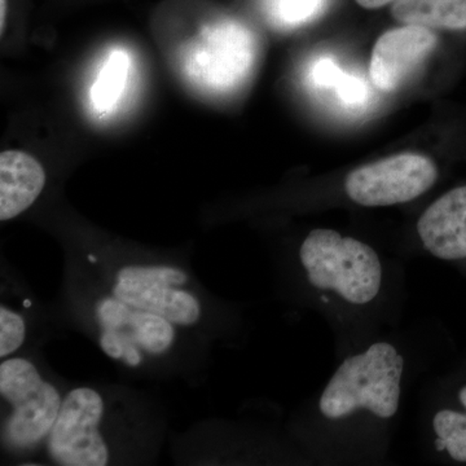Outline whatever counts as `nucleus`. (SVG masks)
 I'll list each match as a JSON object with an SVG mask.
<instances>
[{"label": "nucleus", "mask_w": 466, "mask_h": 466, "mask_svg": "<svg viewBox=\"0 0 466 466\" xmlns=\"http://www.w3.org/2000/svg\"><path fill=\"white\" fill-rule=\"evenodd\" d=\"M332 375L294 420L311 465L388 464L404 394L419 358L398 329L336 358Z\"/></svg>", "instance_id": "obj_1"}, {"label": "nucleus", "mask_w": 466, "mask_h": 466, "mask_svg": "<svg viewBox=\"0 0 466 466\" xmlns=\"http://www.w3.org/2000/svg\"><path fill=\"white\" fill-rule=\"evenodd\" d=\"M294 289L327 321L336 358L398 329L408 299L403 263L339 229H309L294 250Z\"/></svg>", "instance_id": "obj_2"}, {"label": "nucleus", "mask_w": 466, "mask_h": 466, "mask_svg": "<svg viewBox=\"0 0 466 466\" xmlns=\"http://www.w3.org/2000/svg\"><path fill=\"white\" fill-rule=\"evenodd\" d=\"M256 58V39L235 20H220L202 27L184 45L180 66L184 76L201 90L223 94L244 82Z\"/></svg>", "instance_id": "obj_3"}, {"label": "nucleus", "mask_w": 466, "mask_h": 466, "mask_svg": "<svg viewBox=\"0 0 466 466\" xmlns=\"http://www.w3.org/2000/svg\"><path fill=\"white\" fill-rule=\"evenodd\" d=\"M0 394L12 407L3 426V441L9 449L32 450L48 437L63 400L32 361L23 358L3 360Z\"/></svg>", "instance_id": "obj_4"}, {"label": "nucleus", "mask_w": 466, "mask_h": 466, "mask_svg": "<svg viewBox=\"0 0 466 466\" xmlns=\"http://www.w3.org/2000/svg\"><path fill=\"white\" fill-rule=\"evenodd\" d=\"M420 433L431 461L466 466V355L426 386Z\"/></svg>", "instance_id": "obj_5"}, {"label": "nucleus", "mask_w": 466, "mask_h": 466, "mask_svg": "<svg viewBox=\"0 0 466 466\" xmlns=\"http://www.w3.org/2000/svg\"><path fill=\"white\" fill-rule=\"evenodd\" d=\"M440 179L434 159L422 153L403 152L361 165L345 177L352 204L388 208L408 204L431 191Z\"/></svg>", "instance_id": "obj_6"}, {"label": "nucleus", "mask_w": 466, "mask_h": 466, "mask_svg": "<svg viewBox=\"0 0 466 466\" xmlns=\"http://www.w3.org/2000/svg\"><path fill=\"white\" fill-rule=\"evenodd\" d=\"M189 276L171 266H126L116 272L112 293L131 308L144 309L171 323L188 327L201 318V303L182 289Z\"/></svg>", "instance_id": "obj_7"}, {"label": "nucleus", "mask_w": 466, "mask_h": 466, "mask_svg": "<svg viewBox=\"0 0 466 466\" xmlns=\"http://www.w3.org/2000/svg\"><path fill=\"white\" fill-rule=\"evenodd\" d=\"M104 400L94 389L76 388L63 400L47 437L52 460L63 466H106L109 451L100 433Z\"/></svg>", "instance_id": "obj_8"}, {"label": "nucleus", "mask_w": 466, "mask_h": 466, "mask_svg": "<svg viewBox=\"0 0 466 466\" xmlns=\"http://www.w3.org/2000/svg\"><path fill=\"white\" fill-rule=\"evenodd\" d=\"M413 233L416 251L452 267L466 279V184L431 202L416 220Z\"/></svg>", "instance_id": "obj_9"}, {"label": "nucleus", "mask_w": 466, "mask_h": 466, "mask_svg": "<svg viewBox=\"0 0 466 466\" xmlns=\"http://www.w3.org/2000/svg\"><path fill=\"white\" fill-rule=\"evenodd\" d=\"M437 45V34L429 27L404 25L388 30L377 39L372 50L370 82L383 92L398 90Z\"/></svg>", "instance_id": "obj_10"}, {"label": "nucleus", "mask_w": 466, "mask_h": 466, "mask_svg": "<svg viewBox=\"0 0 466 466\" xmlns=\"http://www.w3.org/2000/svg\"><path fill=\"white\" fill-rule=\"evenodd\" d=\"M41 162L23 150L0 155V220L14 219L32 207L46 186Z\"/></svg>", "instance_id": "obj_11"}, {"label": "nucleus", "mask_w": 466, "mask_h": 466, "mask_svg": "<svg viewBox=\"0 0 466 466\" xmlns=\"http://www.w3.org/2000/svg\"><path fill=\"white\" fill-rule=\"evenodd\" d=\"M135 311L137 309L115 296L103 297L95 306L101 350L113 360H124L133 368L139 367L144 358L135 330Z\"/></svg>", "instance_id": "obj_12"}, {"label": "nucleus", "mask_w": 466, "mask_h": 466, "mask_svg": "<svg viewBox=\"0 0 466 466\" xmlns=\"http://www.w3.org/2000/svg\"><path fill=\"white\" fill-rule=\"evenodd\" d=\"M391 16L404 25L429 29H466V0H397Z\"/></svg>", "instance_id": "obj_13"}, {"label": "nucleus", "mask_w": 466, "mask_h": 466, "mask_svg": "<svg viewBox=\"0 0 466 466\" xmlns=\"http://www.w3.org/2000/svg\"><path fill=\"white\" fill-rule=\"evenodd\" d=\"M130 72V56L116 50L106 58L90 91L92 106L100 113L115 109L126 87Z\"/></svg>", "instance_id": "obj_14"}, {"label": "nucleus", "mask_w": 466, "mask_h": 466, "mask_svg": "<svg viewBox=\"0 0 466 466\" xmlns=\"http://www.w3.org/2000/svg\"><path fill=\"white\" fill-rule=\"evenodd\" d=\"M328 0H268L269 16L281 26L294 27L317 18Z\"/></svg>", "instance_id": "obj_15"}, {"label": "nucleus", "mask_w": 466, "mask_h": 466, "mask_svg": "<svg viewBox=\"0 0 466 466\" xmlns=\"http://www.w3.org/2000/svg\"><path fill=\"white\" fill-rule=\"evenodd\" d=\"M26 324L24 318L5 306L0 308V358L16 352L25 342Z\"/></svg>", "instance_id": "obj_16"}, {"label": "nucleus", "mask_w": 466, "mask_h": 466, "mask_svg": "<svg viewBox=\"0 0 466 466\" xmlns=\"http://www.w3.org/2000/svg\"><path fill=\"white\" fill-rule=\"evenodd\" d=\"M345 75L332 58H320L312 67V81L320 88H336Z\"/></svg>", "instance_id": "obj_17"}, {"label": "nucleus", "mask_w": 466, "mask_h": 466, "mask_svg": "<svg viewBox=\"0 0 466 466\" xmlns=\"http://www.w3.org/2000/svg\"><path fill=\"white\" fill-rule=\"evenodd\" d=\"M334 90H336L339 99L343 103L349 104V106H359L367 97V87L364 82L359 79L358 76L346 75V73Z\"/></svg>", "instance_id": "obj_18"}, {"label": "nucleus", "mask_w": 466, "mask_h": 466, "mask_svg": "<svg viewBox=\"0 0 466 466\" xmlns=\"http://www.w3.org/2000/svg\"><path fill=\"white\" fill-rule=\"evenodd\" d=\"M355 2H357L360 7L366 9H377L385 7V5L397 2V0H355Z\"/></svg>", "instance_id": "obj_19"}, {"label": "nucleus", "mask_w": 466, "mask_h": 466, "mask_svg": "<svg viewBox=\"0 0 466 466\" xmlns=\"http://www.w3.org/2000/svg\"><path fill=\"white\" fill-rule=\"evenodd\" d=\"M5 15H7V0H0V27L5 30Z\"/></svg>", "instance_id": "obj_20"}]
</instances>
